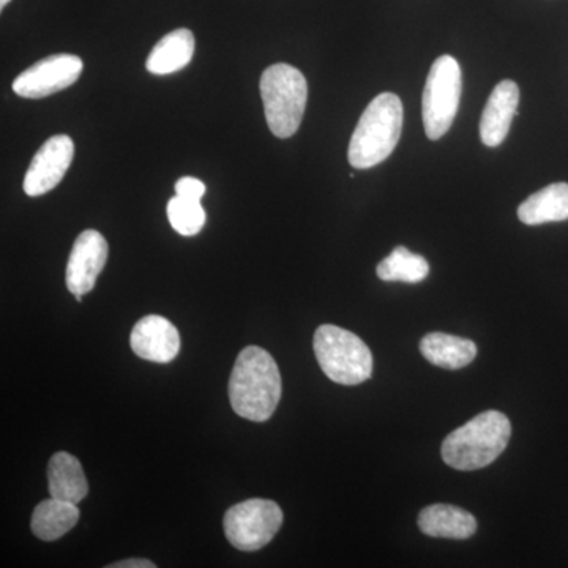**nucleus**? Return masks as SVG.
I'll return each mask as SVG.
<instances>
[{
  "label": "nucleus",
  "instance_id": "nucleus-1",
  "mask_svg": "<svg viewBox=\"0 0 568 568\" xmlns=\"http://www.w3.org/2000/svg\"><path fill=\"white\" fill-rule=\"evenodd\" d=\"M280 398L282 375L274 357L263 347H245L231 373L230 402L234 413L261 424L274 416Z\"/></svg>",
  "mask_w": 568,
  "mask_h": 568
},
{
  "label": "nucleus",
  "instance_id": "nucleus-2",
  "mask_svg": "<svg viewBox=\"0 0 568 568\" xmlns=\"http://www.w3.org/2000/svg\"><path fill=\"white\" fill-rule=\"evenodd\" d=\"M403 103L395 93L384 92L366 106L355 126L347 160L355 170H369L386 162L402 138Z\"/></svg>",
  "mask_w": 568,
  "mask_h": 568
},
{
  "label": "nucleus",
  "instance_id": "nucleus-3",
  "mask_svg": "<svg viewBox=\"0 0 568 568\" xmlns=\"http://www.w3.org/2000/svg\"><path fill=\"white\" fill-rule=\"evenodd\" d=\"M511 436V424L499 410H485L452 432L440 455L446 465L458 470H477L504 454Z\"/></svg>",
  "mask_w": 568,
  "mask_h": 568
},
{
  "label": "nucleus",
  "instance_id": "nucleus-4",
  "mask_svg": "<svg viewBox=\"0 0 568 568\" xmlns=\"http://www.w3.org/2000/svg\"><path fill=\"white\" fill-rule=\"evenodd\" d=\"M265 121L276 138L293 136L304 119L308 84L302 71L287 63L268 67L261 78Z\"/></svg>",
  "mask_w": 568,
  "mask_h": 568
},
{
  "label": "nucleus",
  "instance_id": "nucleus-5",
  "mask_svg": "<svg viewBox=\"0 0 568 568\" xmlns=\"http://www.w3.org/2000/svg\"><path fill=\"white\" fill-rule=\"evenodd\" d=\"M317 364L328 379L342 386H357L373 375V354L353 332L324 324L313 339Z\"/></svg>",
  "mask_w": 568,
  "mask_h": 568
},
{
  "label": "nucleus",
  "instance_id": "nucleus-6",
  "mask_svg": "<svg viewBox=\"0 0 568 568\" xmlns=\"http://www.w3.org/2000/svg\"><path fill=\"white\" fill-rule=\"evenodd\" d=\"M463 78L457 59L440 55L429 70L422 99L425 133L437 141L454 125L462 100Z\"/></svg>",
  "mask_w": 568,
  "mask_h": 568
},
{
  "label": "nucleus",
  "instance_id": "nucleus-7",
  "mask_svg": "<svg viewBox=\"0 0 568 568\" xmlns=\"http://www.w3.org/2000/svg\"><path fill=\"white\" fill-rule=\"evenodd\" d=\"M283 525V510L274 500L248 499L226 511L223 529L241 551H257L271 544Z\"/></svg>",
  "mask_w": 568,
  "mask_h": 568
},
{
  "label": "nucleus",
  "instance_id": "nucleus-8",
  "mask_svg": "<svg viewBox=\"0 0 568 568\" xmlns=\"http://www.w3.org/2000/svg\"><path fill=\"white\" fill-rule=\"evenodd\" d=\"M82 61L73 54H52L33 63L13 81V91L24 99H44L80 80Z\"/></svg>",
  "mask_w": 568,
  "mask_h": 568
},
{
  "label": "nucleus",
  "instance_id": "nucleus-9",
  "mask_svg": "<svg viewBox=\"0 0 568 568\" xmlns=\"http://www.w3.org/2000/svg\"><path fill=\"white\" fill-rule=\"evenodd\" d=\"M106 239L99 231L88 230L78 235L67 264V287L78 302L91 293L108 263Z\"/></svg>",
  "mask_w": 568,
  "mask_h": 568
},
{
  "label": "nucleus",
  "instance_id": "nucleus-10",
  "mask_svg": "<svg viewBox=\"0 0 568 568\" xmlns=\"http://www.w3.org/2000/svg\"><path fill=\"white\" fill-rule=\"evenodd\" d=\"M74 144L67 134H58L41 145L26 173L22 189L28 196H41L62 182L73 162Z\"/></svg>",
  "mask_w": 568,
  "mask_h": 568
},
{
  "label": "nucleus",
  "instance_id": "nucleus-11",
  "mask_svg": "<svg viewBox=\"0 0 568 568\" xmlns=\"http://www.w3.org/2000/svg\"><path fill=\"white\" fill-rule=\"evenodd\" d=\"M133 353L144 361L170 364L181 351V335L163 316H145L138 321L130 336Z\"/></svg>",
  "mask_w": 568,
  "mask_h": 568
},
{
  "label": "nucleus",
  "instance_id": "nucleus-12",
  "mask_svg": "<svg viewBox=\"0 0 568 568\" xmlns=\"http://www.w3.org/2000/svg\"><path fill=\"white\" fill-rule=\"evenodd\" d=\"M519 88L511 80L500 81L489 95L480 119L481 142L488 148H497L506 141L511 122L518 115Z\"/></svg>",
  "mask_w": 568,
  "mask_h": 568
},
{
  "label": "nucleus",
  "instance_id": "nucleus-13",
  "mask_svg": "<svg viewBox=\"0 0 568 568\" xmlns=\"http://www.w3.org/2000/svg\"><path fill=\"white\" fill-rule=\"evenodd\" d=\"M418 528L428 537L466 540L477 532V519L465 508L435 504L420 511Z\"/></svg>",
  "mask_w": 568,
  "mask_h": 568
},
{
  "label": "nucleus",
  "instance_id": "nucleus-14",
  "mask_svg": "<svg viewBox=\"0 0 568 568\" xmlns=\"http://www.w3.org/2000/svg\"><path fill=\"white\" fill-rule=\"evenodd\" d=\"M48 487L54 499L78 506L89 493L88 478L78 458L67 452L52 455L48 465Z\"/></svg>",
  "mask_w": 568,
  "mask_h": 568
},
{
  "label": "nucleus",
  "instance_id": "nucleus-15",
  "mask_svg": "<svg viewBox=\"0 0 568 568\" xmlns=\"http://www.w3.org/2000/svg\"><path fill=\"white\" fill-rule=\"evenodd\" d=\"M420 353L429 364L446 369H462L477 357V345L462 336L432 332L420 342Z\"/></svg>",
  "mask_w": 568,
  "mask_h": 568
},
{
  "label": "nucleus",
  "instance_id": "nucleus-16",
  "mask_svg": "<svg viewBox=\"0 0 568 568\" xmlns=\"http://www.w3.org/2000/svg\"><path fill=\"white\" fill-rule=\"evenodd\" d=\"M519 222L528 226L568 220V183L558 182L530 194L518 207Z\"/></svg>",
  "mask_w": 568,
  "mask_h": 568
},
{
  "label": "nucleus",
  "instance_id": "nucleus-17",
  "mask_svg": "<svg viewBox=\"0 0 568 568\" xmlns=\"http://www.w3.org/2000/svg\"><path fill=\"white\" fill-rule=\"evenodd\" d=\"M194 54V36L189 29L168 33L149 54L145 67L153 74H171L185 69Z\"/></svg>",
  "mask_w": 568,
  "mask_h": 568
},
{
  "label": "nucleus",
  "instance_id": "nucleus-18",
  "mask_svg": "<svg viewBox=\"0 0 568 568\" xmlns=\"http://www.w3.org/2000/svg\"><path fill=\"white\" fill-rule=\"evenodd\" d=\"M80 521V508L65 500H43L33 510L31 529L40 540L54 541L70 532Z\"/></svg>",
  "mask_w": 568,
  "mask_h": 568
},
{
  "label": "nucleus",
  "instance_id": "nucleus-19",
  "mask_svg": "<svg viewBox=\"0 0 568 568\" xmlns=\"http://www.w3.org/2000/svg\"><path fill=\"white\" fill-rule=\"evenodd\" d=\"M376 274L383 282L422 283L429 274V264L424 256L409 252L406 246H396L386 260L377 265Z\"/></svg>",
  "mask_w": 568,
  "mask_h": 568
},
{
  "label": "nucleus",
  "instance_id": "nucleus-20",
  "mask_svg": "<svg viewBox=\"0 0 568 568\" xmlns=\"http://www.w3.org/2000/svg\"><path fill=\"white\" fill-rule=\"evenodd\" d=\"M168 219L179 234L192 237L201 233L205 224V211L201 201L175 196L168 203Z\"/></svg>",
  "mask_w": 568,
  "mask_h": 568
},
{
  "label": "nucleus",
  "instance_id": "nucleus-21",
  "mask_svg": "<svg viewBox=\"0 0 568 568\" xmlns=\"http://www.w3.org/2000/svg\"><path fill=\"white\" fill-rule=\"evenodd\" d=\"M175 194L186 200L201 201L205 194V185L200 179L182 178L175 183Z\"/></svg>",
  "mask_w": 568,
  "mask_h": 568
},
{
  "label": "nucleus",
  "instance_id": "nucleus-22",
  "mask_svg": "<svg viewBox=\"0 0 568 568\" xmlns=\"http://www.w3.org/2000/svg\"><path fill=\"white\" fill-rule=\"evenodd\" d=\"M110 568H155V564L148 559H125L111 564Z\"/></svg>",
  "mask_w": 568,
  "mask_h": 568
},
{
  "label": "nucleus",
  "instance_id": "nucleus-23",
  "mask_svg": "<svg viewBox=\"0 0 568 568\" xmlns=\"http://www.w3.org/2000/svg\"><path fill=\"white\" fill-rule=\"evenodd\" d=\"M11 0H0V9H6L7 3H10Z\"/></svg>",
  "mask_w": 568,
  "mask_h": 568
}]
</instances>
